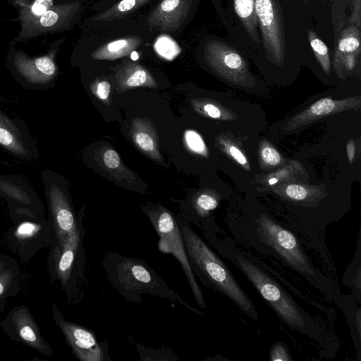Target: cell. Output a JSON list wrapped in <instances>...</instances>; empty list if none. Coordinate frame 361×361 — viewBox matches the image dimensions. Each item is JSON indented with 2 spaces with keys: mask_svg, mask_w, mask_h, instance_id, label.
I'll list each match as a JSON object with an SVG mask.
<instances>
[{
  "mask_svg": "<svg viewBox=\"0 0 361 361\" xmlns=\"http://www.w3.org/2000/svg\"><path fill=\"white\" fill-rule=\"evenodd\" d=\"M307 36L310 44L316 59L323 71L329 75L331 72V61L329 49L324 42L317 36L316 32L309 29Z\"/></svg>",
  "mask_w": 361,
  "mask_h": 361,
  "instance_id": "83f0119b",
  "label": "cell"
},
{
  "mask_svg": "<svg viewBox=\"0 0 361 361\" xmlns=\"http://www.w3.org/2000/svg\"><path fill=\"white\" fill-rule=\"evenodd\" d=\"M360 53L352 52L345 54L338 58L334 59L335 67L337 69L341 68H345L347 71H352L356 66L357 58Z\"/></svg>",
  "mask_w": 361,
  "mask_h": 361,
  "instance_id": "d6a6232c",
  "label": "cell"
},
{
  "mask_svg": "<svg viewBox=\"0 0 361 361\" xmlns=\"http://www.w3.org/2000/svg\"><path fill=\"white\" fill-rule=\"evenodd\" d=\"M92 93L105 104H109L111 94V85L106 80L97 79L90 86Z\"/></svg>",
  "mask_w": 361,
  "mask_h": 361,
  "instance_id": "1f68e13d",
  "label": "cell"
},
{
  "mask_svg": "<svg viewBox=\"0 0 361 361\" xmlns=\"http://www.w3.org/2000/svg\"><path fill=\"white\" fill-rule=\"evenodd\" d=\"M130 136L139 150L154 161L162 162L157 128L151 121L141 117L133 118Z\"/></svg>",
  "mask_w": 361,
  "mask_h": 361,
  "instance_id": "e0dca14e",
  "label": "cell"
},
{
  "mask_svg": "<svg viewBox=\"0 0 361 361\" xmlns=\"http://www.w3.org/2000/svg\"><path fill=\"white\" fill-rule=\"evenodd\" d=\"M191 104L194 110L202 116L220 120L234 119L230 112L212 100L195 98L191 100Z\"/></svg>",
  "mask_w": 361,
  "mask_h": 361,
  "instance_id": "4316f807",
  "label": "cell"
},
{
  "mask_svg": "<svg viewBox=\"0 0 361 361\" xmlns=\"http://www.w3.org/2000/svg\"><path fill=\"white\" fill-rule=\"evenodd\" d=\"M360 32L359 27L351 24L341 33L335 51L334 59L345 54L360 53Z\"/></svg>",
  "mask_w": 361,
  "mask_h": 361,
  "instance_id": "484cf974",
  "label": "cell"
},
{
  "mask_svg": "<svg viewBox=\"0 0 361 361\" xmlns=\"http://www.w3.org/2000/svg\"><path fill=\"white\" fill-rule=\"evenodd\" d=\"M0 197L7 203L11 219L44 217L45 208L31 185L18 175L0 174Z\"/></svg>",
  "mask_w": 361,
  "mask_h": 361,
  "instance_id": "7c38bea8",
  "label": "cell"
},
{
  "mask_svg": "<svg viewBox=\"0 0 361 361\" xmlns=\"http://www.w3.org/2000/svg\"><path fill=\"white\" fill-rule=\"evenodd\" d=\"M140 36L133 35L109 41L91 54L95 60H115L126 56L135 51L142 43Z\"/></svg>",
  "mask_w": 361,
  "mask_h": 361,
  "instance_id": "ffe728a7",
  "label": "cell"
},
{
  "mask_svg": "<svg viewBox=\"0 0 361 361\" xmlns=\"http://www.w3.org/2000/svg\"><path fill=\"white\" fill-rule=\"evenodd\" d=\"M302 1H303L304 4H306L308 2V0H302Z\"/></svg>",
  "mask_w": 361,
  "mask_h": 361,
  "instance_id": "b9f144b4",
  "label": "cell"
},
{
  "mask_svg": "<svg viewBox=\"0 0 361 361\" xmlns=\"http://www.w3.org/2000/svg\"><path fill=\"white\" fill-rule=\"evenodd\" d=\"M151 0H120L105 11L94 16L93 22H109L125 18Z\"/></svg>",
  "mask_w": 361,
  "mask_h": 361,
  "instance_id": "d4e9b609",
  "label": "cell"
},
{
  "mask_svg": "<svg viewBox=\"0 0 361 361\" xmlns=\"http://www.w3.org/2000/svg\"><path fill=\"white\" fill-rule=\"evenodd\" d=\"M204 50L207 64L217 75L240 86L250 87L255 84L246 61L228 44L209 40Z\"/></svg>",
  "mask_w": 361,
  "mask_h": 361,
  "instance_id": "9c48e42d",
  "label": "cell"
},
{
  "mask_svg": "<svg viewBox=\"0 0 361 361\" xmlns=\"http://www.w3.org/2000/svg\"><path fill=\"white\" fill-rule=\"evenodd\" d=\"M218 140L228 154L240 165L243 166L247 170H250V165L247 158L237 146L223 137H219Z\"/></svg>",
  "mask_w": 361,
  "mask_h": 361,
  "instance_id": "f546056e",
  "label": "cell"
},
{
  "mask_svg": "<svg viewBox=\"0 0 361 361\" xmlns=\"http://www.w3.org/2000/svg\"><path fill=\"white\" fill-rule=\"evenodd\" d=\"M145 212L159 235V251L172 255L179 262L196 302L200 307L204 309L206 301L188 261L176 219L168 209L160 205L147 208Z\"/></svg>",
  "mask_w": 361,
  "mask_h": 361,
  "instance_id": "8992f818",
  "label": "cell"
},
{
  "mask_svg": "<svg viewBox=\"0 0 361 361\" xmlns=\"http://www.w3.org/2000/svg\"><path fill=\"white\" fill-rule=\"evenodd\" d=\"M114 71L117 87L122 92L136 87L156 88L158 85L151 73L137 63L125 61Z\"/></svg>",
  "mask_w": 361,
  "mask_h": 361,
  "instance_id": "ac0fdd59",
  "label": "cell"
},
{
  "mask_svg": "<svg viewBox=\"0 0 361 361\" xmlns=\"http://www.w3.org/2000/svg\"><path fill=\"white\" fill-rule=\"evenodd\" d=\"M183 142L186 148L191 152L208 157V149L202 137L196 130L188 129L184 131Z\"/></svg>",
  "mask_w": 361,
  "mask_h": 361,
  "instance_id": "f1b7e54d",
  "label": "cell"
},
{
  "mask_svg": "<svg viewBox=\"0 0 361 361\" xmlns=\"http://www.w3.org/2000/svg\"><path fill=\"white\" fill-rule=\"evenodd\" d=\"M0 146L10 154L30 161L38 156L37 147L23 122L7 115L0 106Z\"/></svg>",
  "mask_w": 361,
  "mask_h": 361,
  "instance_id": "5bb4252c",
  "label": "cell"
},
{
  "mask_svg": "<svg viewBox=\"0 0 361 361\" xmlns=\"http://www.w3.org/2000/svg\"><path fill=\"white\" fill-rule=\"evenodd\" d=\"M102 267L111 285L127 301L139 303L142 295L149 294L178 302L189 310L202 314L185 302L141 259L109 252L104 257Z\"/></svg>",
  "mask_w": 361,
  "mask_h": 361,
  "instance_id": "277c9868",
  "label": "cell"
},
{
  "mask_svg": "<svg viewBox=\"0 0 361 361\" xmlns=\"http://www.w3.org/2000/svg\"><path fill=\"white\" fill-rule=\"evenodd\" d=\"M351 295H341L338 307L348 323L351 337L359 359H361V309Z\"/></svg>",
  "mask_w": 361,
  "mask_h": 361,
  "instance_id": "44dd1931",
  "label": "cell"
},
{
  "mask_svg": "<svg viewBox=\"0 0 361 361\" xmlns=\"http://www.w3.org/2000/svg\"><path fill=\"white\" fill-rule=\"evenodd\" d=\"M202 233L208 243L243 274L283 324L319 344L329 343L324 327L301 308L256 257L238 247L232 238Z\"/></svg>",
  "mask_w": 361,
  "mask_h": 361,
  "instance_id": "7a4b0ae2",
  "label": "cell"
},
{
  "mask_svg": "<svg viewBox=\"0 0 361 361\" xmlns=\"http://www.w3.org/2000/svg\"><path fill=\"white\" fill-rule=\"evenodd\" d=\"M228 228L235 240L274 258L302 276L328 300L337 305L341 294L335 283L312 263L300 238L265 211L231 219Z\"/></svg>",
  "mask_w": 361,
  "mask_h": 361,
  "instance_id": "6da1fadb",
  "label": "cell"
},
{
  "mask_svg": "<svg viewBox=\"0 0 361 361\" xmlns=\"http://www.w3.org/2000/svg\"><path fill=\"white\" fill-rule=\"evenodd\" d=\"M269 359L271 361H290L292 357L286 345L283 343L278 342L271 348Z\"/></svg>",
  "mask_w": 361,
  "mask_h": 361,
  "instance_id": "836d02e7",
  "label": "cell"
},
{
  "mask_svg": "<svg viewBox=\"0 0 361 361\" xmlns=\"http://www.w3.org/2000/svg\"><path fill=\"white\" fill-rule=\"evenodd\" d=\"M233 3L235 12L248 35L255 43L259 44L255 0H233Z\"/></svg>",
  "mask_w": 361,
  "mask_h": 361,
  "instance_id": "cb8c5ba5",
  "label": "cell"
},
{
  "mask_svg": "<svg viewBox=\"0 0 361 361\" xmlns=\"http://www.w3.org/2000/svg\"><path fill=\"white\" fill-rule=\"evenodd\" d=\"M346 149L349 163L351 164L354 159L355 152V142L353 140L348 142Z\"/></svg>",
  "mask_w": 361,
  "mask_h": 361,
  "instance_id": "ab89813d",
  "label": "cell"
},
{
  "mask_svg": "<svg viewBox=\"0 0 361 361\" xmlns=\"http://www.w3.org/2000/svg\"><path fill=\"white\" fill-rule=\"evenodd\" d=\"M51 313L73 355L80 361H106L109 359L106 344L97 340L94 333L82 326L67 320L52 302Z\"/></svg>",
  "mask_w": 361,
  "mask_h": 361,
  "instance_id": "30bf717a",
  "label": "cell"
},
{
  "mask_svg": "<svg viewBox=\"0 0 361 361\" xmlns=\"http://www.w3.org/2000/svg\"><path fill=\"white\" fill-rule=\"evenodd\" d=\"M85 229L81 225L61 244L51 241L47 264L51 283L59 281L70 302L81 299L85 283Z\"/></svg>",
  "mask_w": 361,
  "mask_h": 361,
  "instance_id": "5b68a950",
  "label": "cell"
},
{
  "mask_svg": "<svg viewBox=\"0 0 361 361\" xmlns=\"http://www.w3.org/2000/svg\"><path fill=\"white\" fill-rule=\"evenodd\" d=\"M353 12L350 16V22L351 24L360 27L361 22V0H352Z\"/></svg>",
  "mask_w": 361,
  "mask_h": 361,
  "instance_id": "d590c367",
  "label": "cell"
},
{
  "mask_svg": "<svg viewBox=\"0 0 361 361\" xmlns=\"http://www.w3.org/2000/svg\"><path fill=\"white\" fill-rule=\"evenodd\" d=\"M343 283L351 290L352 296L361 302V232L359 231L356 250L343 277Z\"/></svg>",
  "mask_w": 361,
  "mask_h": 361,
  "instance_id": "7402d4cb",
  "label": "cell"
},
{
  "mask_svg": "<svg viewBox=\"0 0 361 361\" xmlns=\"http://www.w3.org/2000/svg\"><path fill=\"white\" fill-rule=\"evenodd\" d=\"M278 180H278L277 178H271V179H269V183L270 185H274V184L278 182Z\"/></svg>",
  "mask_w": 361,
  "mask_h": 361,
  "instance_id": "60d3db41",
  "label": "cell"
},
{
  "mask_svg": "<svg viewBox=\"0 0 361 361\" xmlns=\"http://www.w3.org/2000/svg\"><path fill=\"white\" fill-rule=\"evenodd\" d=\"M53 4V0H35L32 6V11L37 16L44 14Z\"/></svg>",
  "mask_w": 361,
  "mask_h": 361,
  "instance_id": "8d00e7d4",
  "label": "cell"
},
{
  "mask_svg": "<svg viewBox=\"0 0 361 361\" xmlns=\"http://www.w3.org/2000/svg\"><path fill=\"white\" fill-rule=\"evenodd\" d=\"M20 279V269L16 260L0 274V312L4 310L8 300L19 292Z\"/></svg>",
  "mask_w": 361,
  "mask_h": 361,
  "instance_id": "603a6c76",
  "label": "cell"
},
{
  "mask_svg": "<svg viewBox=\"0 0 361 361\" xmlns=\"http://www.w3.org/2000/svg\"><path fill=\"white\" fill-rule=\"evenodd\" d=\"M192 270L202 283L233 302L254 320L259 319L257 308L224 262L185 221L176 219Z\"/></svg>",
  "mask_w": 361,
  "mask_h": 361,
  "instance_id": "3957f363",
  "label": "cell"
},
{
  "mask_svg": "<svg viewBox=\"0 0 361 361\" xmlns=\"http://www.w3.org/2000/svg\"><path fill=\"white\" fill-rule=\"evenodd\" d=\"M4 333L11 340L37 352L51 356L54 351L44 339L30 309L25 305L13 307L0 322Z\"/></svg>",
  "mask_w": 361,
  "mask_h": 361,
  "instance_id": "4fadbf2b",
  "label": "cell"
},
{
  "mask_svg": "<svg viewBox=\"0 0 361 361\" xmlns=\"http://www.w3.org/2000/svg\"><path fill=\"white\" fill-rule=\"evenodd\" d=\"M14 261L15 259L13 257L0 252V274Z\"/></svg>",
  "mask_w": 361,
  "mask_h": 361,
  "instance_id": "f35d334b",
  "label": "cell"
},
{
  "mask_svg": "<svg viewBox=\"0 0 361 361\" xmlns=\"http://www.w3.org/2000/svg\"><path fill=\"white\" fill-rule=\"evenodd\" d=\"M35 63L39 71L51 79L56 73V66L49 58L40 57L37 59Z\"/></svg>",
  "mask_w": 361,
  "mask_h": 361,
  "instance_id": "e575fe53",
  "label": "cell"
},
{
  "mask_svg": "<svg viewBox=\"0 0 361 361\" xmlns=\"http://www.w3.org/2000/svg\"><path fill=\"white\" fill-rule=\"evenodd\" d=\"M95 159L99 166L118 180L133 184L137 176L126 166L118 152L111 147H102L97 152Z\"/></svg>",
  "mask_w": 361,
  "mask_h": 361,
  "instance_id": "d6986e66",
  "label": "cell"
},
{
  "mask_svg": "<svg viewBox=\"0 0 361 361\" xmlns=\"http://www.w3.org/2000/svg\"><path fill=\"white\" fill-rule=\"evenodd\" d=\"M260 159L268 166H276L282 160L279 152L266 141L260 149Z\"/></svg>",
  "mask_w": 361,
  "mask_h": 361,
  "instance_id": "4dcf8cb0",
  "label": "cell"
},
{
  "mask_svg": "<svg viewBox=\"0 0 361 361\" xmlns=\"http://www.w3.org/2000/svg\"><path fill=\"white\" fill-rule=\"evenodd\" d=\"M48 220L52 230V240L63 243L82 225L73 210L71 200L56 175L50 171H42Z\"/></svg>",
  "mask_w": 361,
  "mask_h": 361,
  "instance_id": "52a82bcc",
  "label": "cell"
},
{
  "mask_svg": "<svg viewBox=\"0 0 361 361\" xmlns=\"http://www.w3.org/2000/svg\"><path fill=\"white\" fill-rule=\"evenodd\" d=\"M192 1L162 0L148 16V26L163 32L176 31L187 18Z\"/></svg>",
  "mask_w": 361,
  "mask_h": 361,
  "instance_id": "9a60e30c",
  "label": "cell"
},
{
  "mask_svg": "<svg viewBox=\"0 0 361 361\" xmlns=\"http://www.w3.org/2000/svg\"><path fill=\"white\" fill-rule=\"evenodd\" d=\"M360 104V96L337 100L323 98L292 117L287 123L286 129L295 130L326 116L350 109H359Z\"/></svg>",
  "mask_w": 361,
  "mask_h": 361,
  "instance_id": "2e32d148",
  "label": "cell"
},
{
  "mask_svg": "<svg viewBox=\"0 0 361 361\" xmlns=\"http://www.w3.org/2000/svg\"><path fill=\"white\" fill-rule=\"evenodd\" d=\"M59 19L58 14L53 11H47L44 14L40 19L41 24L44 27H50L54 25Z\"/></svg>",
  "mask_w": 361,
  "mask_h": 361,
  "instance_id": "74e56055",
  "label": "cell"
},
{
  "mask_svg": "<svg viewBox=\"0 0 361 361\" xmlns=\"http://www.w3.org/2000/svg\"><path fill=\"white\" fill-rule=\"evenodd\" d=\"M5 239L8 249L22 263L30 262L40 250L49 247L52 230L47 218L22 216L13 220Z\"/></svg>",
  "mask_w": 361,
  "mask_h": 361,
  "instance_id": "ba28073f",
  "label": "cell"
},
{
  "mask_svg": "<svg viewBox=\"0 0 361 361\" xmlns=\"http://www.w3.org/2000/svg\"><path fill=\"white\" fill-rule=\"evenodd\" d=\"M264 48L269 61L282 65L285 58L284 24L278 0H255Z\"/></svg>",
  "mask_w": 361,
  "mask_h": 361,
  "instance_id": "8fae6325",
  "label": "cell"
}]
</instances>
